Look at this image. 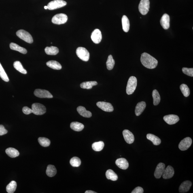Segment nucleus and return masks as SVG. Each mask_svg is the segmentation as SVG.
Instances as JSON below:
<instances>
[{
  "label": "nucleus",
  "mask_w": 193,
  "mask_h": 193,
  "mask_svg": "<svg viewBox=\"0 0 193 193\" xmlns=\"http://www.w3.org/2000/svg\"><path fill=\"white\" fill-rule=\"evenodd\" d=\"M91 38L95 44H98L101 42L102 39L101 31L99 29H96L92 32Z\"/></svg>",
  "instance_id": "nucleus-12"
},
{
  "label": "nucleus",
  "mask_w": 193,
  "mask_h": 193,
  "mask_svg": "<svg viewBox=\"0 0 193 193\" xmlns=\"http://www.w3.org/2000/svg\"><path fill=\"white\" fill-rule=\"evenodd\" d=\"M38 141L41 146L44 147H48L51 144L50 140L45 137L39 138Z\"/></svg>",
  "instance_id": "nucleus-37"
},
{
  "label": "nucleus",
  "mask_w": 193,
  "mask_h": 193,
  "mask_svg": "<svg viewBox=\"0 0 193 193\" xmlns=\"http://www.w3.org/2000/svg\"><path fill=\"white\" fill-rule=\"evenodd\" d=\"M45 51L47 54L49 55H56L59 51L57 47L54 46L47 47L45 49Z\"/></svg>",
  "instance_id": "nucleus-26"
},
{
  "label": "nucleus",
  "mask_w": 193,
  "mask_h": 193,
  "mask_svg": "<svg viewBox=\"0 0 193 193\" xmlns=\"http://www.w3.org/2000/svg\"><path fill=\"white\" fill-rule=\"evenodd\" d=\"M180 89L183 96L185 97H187L190 94V90L187 85L182 84L180 86Z\"/></svg>",
  "instance_id": "nucleus-39"
},
{
  "label": "nucleus",
  "mask_w": 193,
  "mask_h": 193,
  "mask_svg": "<svg viewBox=\"0 0 193 193\" xmlns=\"http://www.w3.org/2000/svg\"><path fill=\"white\" fill-rule=\"evenodd\" d=\"M67 20L68 17L67 15L63 13H60L55 15L53 17L52 22L53 23L60 25L65 23Z\"/></svg>",
  "instance_id": "nucleus-7"
},
{
  "label": "nucleus",
  "mask_w": 193,
  "mask_h": 193,
  "mask_svg": "<svg viewBox=\"0 0 193 193\" xmlns=\"http://www.w3.org/2000/svg\"><path fill=\"white\" fill-rule=\"evenodd\" d=\"M77 55L83 61H88L90 58V53L86 48L84 47H79L76 50Z\"/></svg>",
  "instance_id": "nucleus-3"
},
{
  "label": "nucleus",
  "mask_w": 193,
  "mask_h": 193,
  "mask_svg": "<svg viewBox=\"0 0 193 193\" xmlns=\"http://www.w3.org/2000/svg\"><path fill=\"white\" fill-rule=\"evenodd\" d=\"M77 111L81 116L86 118H90L92 116V113L90 111H87L84 107L82 106L78 107Z\"/></svg>",
  "instance_id": "nucleus-21"
},
{
  "label": "nucleus",
  "mask_w": 193,
  "mask_h": 193,
  "mask_svg": "<svg viewBox=\"0 0 193 193\" xmlns=\"http://www.w3.org/2000/svg\"><path fill=\"white\" fill-rule=\"evenodd\" d=\"M10 47L11 50L17 51L20 52L23 54H26L27 52V51L26 49L19 46L16 43H11Z\"/></svg>",
  "instance_id": "nucleus-22"
},
{
  "label": "nucleus",
  "mask_w": 193,
  "mask_h": 193,
  "mask_svg": "<svg viewBox=\"0 0 193 193\" xmlns=\"http://www.w3.org/2000/svg\"><path fill=\"white\" fill-rule=\"evenodd\" d=\"M141 61L144 67L150 69H155L158 66V63L156 58L145 52L142 54Z\"/></svg>",
  "instance_id": "nucleus-1"
},
{
  "label": "nucleus",
  "mask_w": 193,
  "mask_h": 193,
  "mask_svg": "<svg viewBox=\"0 0 193 193\" xmlns=\"http://www.w3.org/2000/svg\"><path fill=\"white\" fill-rule=\"evenodd\" d=\"M17 184L16 181H12L7 185L6 191L8 193H13L16 190Z\"/></svg>",
  "instance_id": "nucleus-34"
},
{
  "label": "nucleus",
  "mask_w": 193,
  "mask_h": 193,
  "mask_svg": "<svg viewBox=\"0 0 193 193\" xmlns=\"http://www.w3.org/2000/svg\"><path fill=\"white\" fill-rule=\"evenodd\" d=\"M34 94L35 96L40 98H51L53 97L52 94L48 90H35L34 92Z\"/></svg>",
  "instance_id": "nucleus-10"
},
{
  "label": "nucleus",
  "mask_w": 193,
  "mask_h": 193,
  "mask_svg": "<svg viewBox=\"0 0 193 193\" xmlns=\"http://www.w3.org/2000/svg\"><path fill=\"white\" fill-rule=\"evenodd\" d=\"M47 175L50 177H53L55 176L57 171L54 165H49L46 170Z\"/></svg>",
  "instance_id": "nucleus-30"
},
{
  "label": "nucleus",
  "mask_w": 193,
  "mask_h": 193,
  "mask_svg": "<svg viewBox=\"0 0 193 193\" xmlns=\"http://www.w3.org/2000/svg\"><path fill=\"white\" fill-rule=\"evenodd\" d=\"M192 143V140L191 138L187 137L185 138L179 143V147L181 151H184L188 149Z\"/></svg>",
  "instance_id": "nucleus-9"
},
{
  "label": "nucleus",
  "mask_w": 193,
  "mask_h": 193,
  "mask_svg": "<svg viewBox=\"0 0 193 193\" xmlns=\"http://www.w3.org/2000/svg\"><path fill=\"white\" fill-rule=\"evenodd\" d=\"M98 84L96 81H88V82H84L81 84L80 87L83 89H90L93 86H96Z\"/></svg>",
  "instance_id": "nucleus-31"
},
{
  "label": "nucleus",
  "mask_w": 193,
  "mask_h": 193,
  "mask_svg": "<svg viewBox=\"0 0 193 193\" xmlns=\"http://www.w3.org/2000/svg\"><path fill=\"white\" fill-rule=\"evenodd\" d=\"M105 146L103 141L96 142L92 145V148L94 151L99 152L103 150Z\"/></svg>",
  "instance_id": "nucleus-32"
},
{
  "label": "nucleus",
  "mask_w": 193,
  "mask_h": 193,
  "mask_svg": "<svg viewBox=\"0 0 193 193\" xmlns=\"http://www.w3.org/2000/svg\"><path fill=\"white\" fill-rule=\"evenodd\" d=\"M70 127L72 130L75 131L79 132L82 131L84 128V125L81 123L77 122H72L70 124Z\"/></svg>",
  "instance_id": "nucleus-24"
},
{
  "label": "nucleus",
  "mask_w": 193,
  "mask_h": 193,
  "mask_svg": "<svg viewBox=\"0 0 193 193\" xmlns=\"http://www.w3.org/2000/svg\"><path fill=\"white\" fill-rule=\"evenodd\" d=\"M32 113L37 115H41L46 112V107L42 104L39 103H35L32 106Z\"/></svg>",
  "instance_id": "nucleus-5"
},
{
  "label": "nucleus",
  "mask_w": 193,
  "mask_h": 193,
  "mask_svg": "<svg viewBox=\"0 0 193 193\" xmlns=\"http://www.w3.org/2000/svg\"><path fill=\"white\" fill-rule=\"evenodd\" d=\"M122 28L124 32H128L130 29V24L129 20L125 15L123 16L122 19Z\"/></svg>",
  "instance_id": "nucleus-23"
},
{
  "label": "nucleus",
  "mask_w": 193,
  "mask_h": 193,
  "mask_svg": "<svg viewBox=\"0 0 193 193\" xmlns=\"http://www.w3.org/2000/svg\"><path fill=\"white\" fill-rule=\"evenodd\" d=\"M23 112L24 114L28 115L32 113V109L27 107H24L22 109Z\"/></svg>",
  "instance_id": "nucleus-42"
},
{
  "label": "nucleus",
  "mask_w": 193,
  "mask_h": 193,
  "mask_svg": "<svg viewBox=\"0 0 193 193\" xmlns=\"http://www.w3.org/2000/svg\"><path fill=\"white\" fill-rule=\"evenodd\" d=\"M150 2L149 0H141L139 4V9L142 15H146L149 11Z\"/></svg>",
  "instance_id": "nucleus-8"
},
{
  "label": "nucleus",
  "mask_w": 193,
  "mask_h": 193,
  "mask_svg": "<svg viewBox=\"0 0 193 193\" xmlns=\"http://www.w3.org/2000/svg\"><path fill=\"white\" fill-rule=\"evenodd\" d=\"M17 36L20 38L29 43L33 42V40L31 35L25 30L21 29L16 32Z\"/></svg>",
  "instance_id": "nucleus-4"
},
{
  "label": "nucleus",
  "mask_w": 193,
  "mask_h": 193,
  "mask_svg": "<svg viewBox=\"0 0 193 193\" xmlns=\"http://www.w3.org/2000/svg\"><path fill=\"white\" fill-rule=\"evenodd\" d=\"M96 105L99 108L107 112H112L114 110L112 105L106 102H98L96 103Z\"/></svg>",
  "instance_id": "nucleus-11"
},
{
  "label": "nucleus",
  "mask_w": 193,
  "mask_h": 193,
  "mask_svg": "<svg viewBox=\"0 0 193 193\" xmlns=\"http://www.w3.org/2000/svg\"><path fill=\"white\" fill-rule=\"evenodd\" d=\"M175 173L173 168L171 166H168L164 169L162 174V177L164 179H168L173 177Z\"/></svg>",
  "instance_id": "nucleus-17"
},
{
  "label": "nucleus",
  "mask_w": 193,
  "mask_h": 193,
  "mask_svg": "<svg viewBox=\"0 0 193 193\" xmlns=\"http://www.w3.org/2000/svg\"><path fill=\"white\" fill-rule=\"evenodd\" d=\"M147 138L149 140L152 141L155 145H159L160 144L161 142L159 138L152 134H147Z\"/></svg>",
  "instance_id": "nucleus-27"
},
{
  "label": "nucleus",
  "mask_w": 193,
  "mask_h": 193,
  "mask_svg": "<svg viewBox=\"0 0 193 193\" xmlns=\"http://www.w3.org/2000/svg\"><path fill=\"white\" fill-rule=\"evenodd\" d=\"M123 135L127 143L129 144L133 143L135 140L133 134L127 130H125L123 131Z\"/></svg>",
  "instance_id": "nucleus-13"
},
{
  "label": "nucleus",
  "mask_w": 193,
  "mask_h": 193,
  "mask_svg": "<svg viewBox=\"0 0 193 193\" xmlns=\"http://www.w3.org/2000/svg\"><path fill=\"white\" fill-rule=\"evenodd\" d=\"M144 191L142 188L141 187H137L134 189L132 193H143Z\"/></svg>",
  "instance_id": "nucleus-44"
},
{
  "label": "nucleus",
  "mask_w": 193,
  "mask_h": 193,
  "mask_svg": "<svg viewBox=\"0 0 193 193\" xmlns=\"http://www.w3.org/2000/svg\"><path fill=\"white\" fill-rule=\"evenodd\" d=\"M5 152L9 157L11 158H16L20 155V153L17 149L11 147L5 150Z\"/></svg>",
  "instance_id": "nucleus-25"
},
{
  "label": "nucleus",
  "mask_w": 193,
  "mask_h": 193,
  "mask_svg": "<svg viewBox=\"0 0 193 193\" xmlns=\"http://www.w3.org/2000/svg\"><path fill=\"white\" fill-rule=\"evenodd\" d=\"M146 103L145 102L142 101L138 103L136 107L135 113L137 116H139L142 113L146 107Z\"/></svg>",
  "instance_id": "nucleus-20"
},
{
  "label": "nucleus",
  "mask_w": 193,
  "mask_h": 193,
  "mask_svg": "<svg viewBox=\"0 0 193 193\" xmlns=\"http://www.w3.org/2000/svg\"><path fill=\"white\" fill-rule=\"evenodd\" d=\"M116 164L119 168L122 170H126L129 167L128 162L124 158L118 159L116 161Z\"/></svg>",
  "instance_id": "nucleus-18"
},
{
  "label": "nucleus",
  "mask_w": 193,
  "mask_h": 193,
  "mask_svg": "<svg viewBox=\"0 0 193 193\" xmlns=\"http://www.w3.org/2000/svg\"><path fill=\"white\" fill-rule=\"evenodd\" d=\"M85 193H96V192L93 191H91V190H88L86 191L85 192Z\"/></svg>",
  "instance_id": "nucleus-45"
},
{
  "label": "nucleus",
  "mask_w": 193,
  "mask_h": 193,
  "mask_svg": "<svg viewBox=\"0 0 193 193\" xmlns=\"http://www.w3.org/2000/svg\"><path fill=\"white\" fill-rule=\"evenodd\" d=\"M182 71L183 73L188 76L193 77V68H187L186 67L183 68Z\"/></svg>",
  "instance_id": "nucleus-41"
},
{
  "label": "nucleus",
  "mask_w": 193,
  "mask_h": 193,
  "mask_svg": "<svg viewBox=\"0 0 193 193\" xmlns=\"http://www.w3.org/2000/svg\"><path fill=\"white\" fill-rule=\"evenodd\" d=\"M192 185L191 181H186L182 183L179 187V191L180 193H185L188 192Z\"/></svg>",
  "instance_id": "nucleus-19"
},
{
  "label": "nucleus",
  "mask_w": 193,
  "mask_h": 193,
  "mask_svg": "<svg viewBox=\"0 0 193 193\" xmlns=\"http://www.w3.org/2000/svg\"><path fill=\"white\" fill-rule=\"evenodd\" d=\"M46 64L48 67L54 69L60 70L62 68L61 64L55 60H50L47 62Z\"/></svg>",
  "instance_id": "nucleus-28"
},
{
  "label": "nucleus",
  "mask_w": 193,
  "mask_h": 193,
  "mask_svg": "<svg viewBox=\"0 0 193 193\" xmlns=\"http://www.w3.org/2000/svg\"><path fill=\"white\" fill-rule=\"evenodd\" d=\"M115 64V61L113 59V57L111 55H110L108 58L106 62V66L108 69L111 70L112 69Z\"/></svg>",
  "instance_id": "nucleus-36"
},
{
  "label": "nucleus",
  "mask_w": 193,
  "mask_h": 193,
  "mask_svg": "<svg viewBox=\"0 0 193 193\" xmlns=\"http://www.w3.org/2000/svg\"><path fill=\"white\" fill-rule=\"evenodd\" d=\"M152 95L154 100V105L155 106L158 105L160 102L161 97L158 91L156 90H153Z\"/></svg>",
  "instance_id": "nucleus-35"
},
{
  "label": "nucleus",
  "mask_w": 193,
  "mask_h": 193,
  "mask_svg": "<svg viewBox=\"0 0 193 193\" xmlns=\"http://www.w3.org/2000/svg\"><path fill=\"white\" fill-rule=\"evenodd\" d=\"M137 85V79L134 76L130 77L129 79L126 87V93L128 95L133 93Z\"/></svg>",
  "instance_id": "nucleus-2"
},
{
  "label": "nucleus",
  "mask_w": 193,
  "mask_h": 193,
  "mask_svg": "<svg viewBox=\"0 0 193 193\" xmlns=\"http://www.w3.org/2000/svg\"><path fill=\"white\" fill-rule=\"evenodd\" d=\"M170 17L169 15L164 14L163 15L160 21L161 26L164 29L167 30L170 28Z\"/></svg>",
  "instance_id": "nucleus-16"
},
{
  "label": "nucleus",
  "mask_w": 193,
  "mask_h": 193,
  "mask_svg": "<svg viewBox=\"0 0 193 193\" xmlns=\"http://www.w3.org/2000/svg\"><path fill=\"white\" fill-rule=\"evenodd\" d=\"M67 5V2L63 0H54L50 2L47 5L49 10H53L60 8Z\"/></svg>",
  "instance_id": "nucleus-6"
},
{
  "label": "nucleus",
  "mask_w": 193,
  "mask_h": 193,
  "mask_svg": "<svg viewBox=\"0 0 193 193\" xmlns=\"http://www.w3.org/2000/svg\"><path fill=\"white\" fill-rule=\"evenodd\" d=\"M13 66L17 70L20 72L21 73L24 74H26L27 73V71L23 67L22 64L20 61L15 62L13 64Z\"/></svg>",
  "instance_id": "nucleus-33"
},
{
  "label": "nucleus",
  "mask_w": 193,
  "mask_h": 193,
  "mask_svg": "<svg viewBox=\"0 0 193 193\" xmlns=\"http://www.w3.org/2000/svg\"><path fill=\"white\" fill-rule=\"evenodd\" d=\"M0 77L3 81L6 82L9 81V79L4 69L1 64L0 63Z\"/></svg>",
  "instance_id": "nucleus-40"
},
{
  "label": "nucleus",
  "mask_w": 193,
  "mask_h": 193,
  "mask_svg": "<svg viewBox=\"0 0 193 193\" xmlns=\"http://www.w3.org/2000/svg\"><path fill=\"white\" fill-rule=\"evenodd\" d=\"M44 8L45 9H48V7L47 6H45L44 7Z\"/></svg>",
  "instance_id": "nucleus-46"
},
{
  "label": "nucleus",
  "mask_w": 193,
  "mask_h": 193,
  "mask_svg": "<svg viewBox=\"0 0 193 193\" xmlns=\"http://www.w3.org/2000/svg\"><path fill=\"white\" fill-rule=\"evenodd\" d=\"M164 120L167 124L172 125L176 124L179 120L178 116L175 115H166L164 117Z\"/></svg>",
  "instance_id": "nucleus-14"
},
{
  "label": "nucleus",
  "mask_w": 193,
  "mask_h": 193,
  "mask_svg": "<svg viewBox=\"0 0 193 193\" xmlns=\"http://www.w3.org/2000/svg\"><path fill=\"white\" fill-rule=\"evenodd\" d=\"M106 177L108 179L113 181H116L118 179V177L117 174L112 170L109 169L107 170L106 173Z\"/></svg>",
  "instance_id": "nucleus-29"
},
{
  "label": "nucleus",
  "mask_w": 193,
  "mask_h": 193,
  "mask_svg": "<svg viewBox=\"0 0 193 193\" xmlns=\"http://www.w3.org/2000/svg\"><path fill=\"white\" fill-rule=\"evenodd\" d=\"M165 168V164L163 163H160L157 165L154 173V176L156 178L158 179L160 178L164 173Z\"/></svg>",
  "instance_id": "nucleus-15"
},
{
  "label": "nucleus",
  "mask_w": 193,
  "mask_h": 193,
  "mask_svg": "<svg viewBox=\"0 0 193 193\" xmlns=\"http://www.w3.org/2000/svg\"><path fill=\"white\" fill-rule=\"evenodd\" d=\"M8 133L7 130L5 129L2 125H0V136H2Z\"/></svg>",
  "instance_id": "nucleus-43"
},
{
  "label": "nucleus",
  "mask_w": 193,
  "mask_h": 193,
  "mask_svg": "<svg viewBox=\"0 0 193 193\" xmlns=\"http://www.w3.org/2000/svg\"><path fill=\"white\" fill-rule=\"evenodd\" d=\"M70 163L73 167H78L81 165V161L80 158L77 157H74L71 159Z\"/></svg>",
  "instance_id": "nucleus-38"
}]
</instances>
